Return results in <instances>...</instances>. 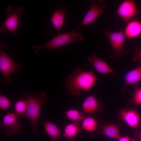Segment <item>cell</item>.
Here are the masks:
<instances>
[{
    "mask_svg": "<svg viewBox=\"0 0 141 141\" xmlns=\"http://www.w3.org/2000/svg\"><path fill=\"white\" fill-rule=\"evenodd\" d=\"M97 80L92 71H84L78 68L69 75L66 79L65 85L69 93L76 97L79 96L83 91H89Z\"/></svg>",
    "mask_w": 141,
    "mask_h": 141,
    "instance_id": "6da1fadb",
    "label": "cell"
},
{
    "mask_svg": "<svg viewBox=\"0 0 141 141\" xmlns=\"http://www.w3.org/2000/svg\"><path fill=\"white\" fill-rule=\"evenodd\" d=\"M21 93L25 97L27 103L25 116L31 123L32 130L37 133L38 132L37 124L41 108L43 105L46 104L48 97L46 92L44 91L39 92L37 95L33 94L27 90H22Z\"/></svg>",
    "mask_w": 141,
    "mask_h": 141,
    "instance_id": "7a4b0ae2",
    "label": "cell"
},
{
    "mask_svg": "<svg viewBox=\"0 0 141 141\" xmlns=\"http://www.w3.org/2000/svg\"><path fill=\"white\" fill-rule=\"evenodd\" d=\"M84 39V36L77 32L76 30L72 31L59 34L44 44L38 46L33 45L32 46V49L34 53L38 54L42 49L45 48L52 50L70 43L83 40Z\"/></svg>",
    "mask_w": 141,
    "mask_h": 141,
    "instance_id": "3957f363",
    "label": "cell"
},
{
    "mask_svg": "<svg viewBox=\"0 0 141 141\" xmlns=\"http://www.w3.org/2000/svg\"><path fill=\"white\" fill-rule=\"evenodd\" d=\"M7 48L6 45L0 40V71L3 76L1 81L3 84L9 85L13 82L11 76L20 70V68L22 63L15 61L8 55L5 51Z\"/></svg>",
    "mask_w": 141,
    "mask_h": 141,
    "instance_id": "277c9868",
    "label": "cell"
},
{
    "mask_svg": "<svg viewBox=\"0 0 141 141\" xmlns=\"http://www.w3.org/2000/svg\"><path fill=\"white\" fill-rule=\"evenodd\" d=\"M24 10V8L20 6H17L15 9H13L11 5L7 7L4 10L7 14L6 19L0 27V33L9 31L16 36L19 20Z\"/></svg>",
    "mask_w": 141,
    "mask_h": 141,
    "instance_id": "5b68a950",
    "label": "cell"
},
{
    "mask_svg": "<svg viewBox=\"0 0 141 141\" xmlns=\"http://www.w3.org/2000/svg\"><path fill=\"white\" fill-rule=\"evenodd\" d=\"M105 35L110 42L113 50V54L110 55V57L117 59L121 57L126 41L124 31L121 30L114 32L108 31L105 32Z\"/></svg>",
    "mask_w": 141,
    "mask_h": 141,
    "instance_id": "8992f818",
    "label": "cell"
},
{
    "mask_svg": "<svg viewBox=\"0 0 141 141\" xmlns=\"http://www.w3.org/2000/svg\"><path fill=\"white\" fill-rule=\"evenodd\" d=\"M116 13L126 22L141 14V11L137 8L135 1L126 0L123 1L120 4Z\"/></svg>",
    "mask_w": 141,
    "mask_h": 141,
    "instance_id": "52a82bcc",
    "label": "cell"
},
{
    "mask_svg": "<svg viewBox=\"0 0 141 141\" xmlns=\"http://www.w3.org/2000/svg\"><path fill=\"white\" fill-rule=\"evenodd\" d=\"M106 5L104 1H92L90 8L85 16L81 26L93 24L97 18L104 13Z\"/></svg>",
    "mask_w": 141,
    "mask_h": 141,
    "instance_id": "ba28073f",
    "label": "cell"
},
{
    "mask_svg": "<svg viewBox=\"0 0 141 141\" xmlns=\"http://www.w3.org/2000/svg\"><path fill=\"white\" fill-rule=\"evenodd\" d=\"M19 118L15 112L9 113L3 117L0 126L6 128V134L11 136L21 130L22 124L18 120Z\"/></svg>",
    "mask_w": 141,
    "mask_h": 141,
    "instance_id": "9c48e42d",
    "label": "cell"
},
{
    "mask_svg": "<svg viewBox=\"0 0 141 141\" xmlns=\"http://www.w3.org/2000/svg\"><path fill=\"white\" fill-rule=\"evenodd\" d=\"M87 59L98 72L105 74L114 73L107 62L102 60L94 52L88 57Z\"/></svg>",
    "mask_w": 141,
    "mask_h": 141,
    "instance_id": "30bf717a",
    "label": "cell"
},
{
    "mask_svg": "<svg viewBox=\"0 0 141 141\" xmlns=\"http://www.w3.org/2000/svg\"><path fill=\"white\" fill-rule=\"evenodd\" d=\"M100 101L94 97L90 96L84 101L82 104V109L85 114L93 113L99 111L100 109Z\"/></svg>",
    "mask_w": 141,
    "mask_h": 141,
    "instance_id": "8fae6325",
    "label": "cell"
},
{
    "mask_svg": "<svg viewBox=\"0 0 141 141\" xmlns=\"http://www.w3.org/2000/svg\"><path fill=\"white\" fill-rule=\"evenodd\" d=\"M125 36L130 39L138 37L141 35V21L134 20L129 22L124 31Z\"/></svg>",
    "mask_w": 141,
    "mask_h": 141,
    "instance_id": "7c38bea8",
    "label": "cell"
},
{
    "mask_svg": "<svg viewBox=\"0 0 141 141\" xmlns=\"http://www.w3.org/2000/svg\"><path fill=\"white\" fill-rule=\"evenodd\" d=\"M125 83L124 87L134 85L141 81V63L136 68L127 73L125 75Z\"/></svg>",
    "mask_w": 141,
    "mask_h": 141,
    "instance_id": "4fadbf2b",
    "label": "cell"
},
{
    "mask_svg": "<svg viewBox=\"0 0 141 141\" xmlns=\"http://www.w3.org/2000/svg\"><path fill=\"white\" fill-rule=\"evenodd\" d=\"M121 115L123 120L131 127L135 128L139 125L140 116L136 111H123L121 112Z\"/></svg>",
    "mask_w": 141,
    "mask_h": 141,
    "instance_id": "5bb4252c",
    "label": "cell"
},
{
    "mask_svg": "<svg viewBox=\"0 0 141 141\" xmlns=\"http://www.w3.org/2000/svg\"><path fill=\"white\" fill-rule=\"evenodd\" d=\"M66 10L61 8L55 11L52 15L50 21L55 29L60 32L64 21Z\"/></svg>",
    "mask_w": 141,
    "mask_h": 141,
    "instance_id": "9a60e30c",
    "label": "cell"
},
{
    "mask_svg": "<svg viewBox=\"0 0 141 141\" xmlns=\"http://www.w3.org/2000/svg\"><path fill=\"white\" fill-rule=\"evenodd\" d=\"M43 124L46 132L52 139L55 140L60 138L61 131L56 125L48 121H44Z\"/></svg>",
    "mask_w": 141,
    "mask_h": 141,
    "instance_id": "2e32d148",
    "label": "cell"
},
{
    "mask_svg": "<svg viewBox=\"0 0 141 141\" xmlns=\"http://www.w3.org/2000/svg\"><path fill=\"white\" fill-rule=\"evenodd\" d=\"M81 129L79 123L69 124L65 126L63 136L68 138H73L81 132Z\"/></svg>",
    "mask_w": 141,
    "mask_h": 141,
    "instance_id": "e0dca14e",
    "label": "cell"
},
{
    "mask_svg": "<svg viewBox=\"0 0 141 141\" xmlns=\"http://www.w3.org/2000/svg\"><path fill=\"white\" fill-rule=\"evenodd\" d=\"M100 130L101 133L110 138L118 139L120 137L119 128L113 124L104 125Z\"/></svg>",
    "mask_w": 141,
    "mask_h": 141,
    "instance_id": "ac0fdd59",
    "label": "cell"
},
{
    "mask_svg": "<svg viewBox=\"0 0 141 141\" xmlns=\"http://www.w3.org/2000/svg\"><path fill=\"white\" fill-rule=\"evenodd\" d=\"M65 114L72 122H81L86 117V114L83 112L74 109H70L66 111Z\"/></svg>",
    "mask_w": 141,
    "mask_h": 141,
    "instance_id": "d6986e66",
    "label": "cell"
},
{
    "mask_svg": "<svg viewBox=\"0 0 141 141\" xmlns=\"http://www.w3.org/2000/svg\"><path fill=\"white\" fill-rule=\"evenodd\" d=\"M82 129L89 132H92L96 130L97 128L98 123L94 118L86 116L81 122Z\"/></svg>",
    "mask_w": 141,
    "mask_h": 141,
    "instance_id": "ffe728a7",
    "label": "cell"
},
{
    "mask_svg": "<svg viewBox=\"0 0 141 141\" xmlns=\"http://www.w3.org/2000/svg\"><path fill=\"white\" fill-rule=\"evenodd\" d=\"M27 106L26 100H20L15 102L14 106L15 112L19 118L22 116H25Z\"/></svg>",
    "mask_w": 141,
    "mask_h": 141,
    "instance_id": "44dd1931",
    "label": "cell"
},
{
    "mask_svg": "<svg viewBox=\"0 0 141 141\" xmlns=\"http://www.w3.org/2000/svg\"><path fill=\"white\" fill-rule=\"evenodd\" d=\"M134 90L132 96L133 102L137 105H141V87L137 85H133Z\"/></svg>",
    "mask_w": 141,
    "mask_h": 141,
    "instance_id": "7402d4cb",
    "label": "cell"
},
{
    "mask_svg": "<svg viewBox=\"0 0 141 141\" xmlns=\"http://www.w3.org/2000/svg\"><path fill=\"white\" fill-rule=\"evenodd\" d=\"M12 104L11 101L8 98L0 94V108L2 110L8 109Z\"/></svg>",
    "mask_w": 141,
    "mask_h": 141,
    "instance_id": "603a6c76",
    "label": "cell"
},
{
    "mask_svg": "<svg viewBox=\"0 0 141 141\" xmlns=\"http://www.w3.org/2000/svg\"><path fill=\"white\" fill-rule=\"evenodd\" d=\"M130 50L134 52L133 61L141 63V48H135Z\"/></svg>",
    "mask_w": 141,
    "mask_h": 141,
    "instance_id": "cb8c5ba5",
    "label": "cell"
},
{
    "mask_svg": "<svg viewBox=\"0 0 141 141\" xmlns=\"http://www.w3.org/2000/svg\"><path fill=\"white\" fill-rule=\"evenodd\" d=\"M118 139V141H130L129 138L127 136L120 137Z\"/></svg>",
    "mask_w": 141,
    "mask_h": 141,
    "instance_id": "d4e9b609",
    "label": "cell"
},
{
    "mask_svg": "<svg viewBox=\"0 0 141 141\" xmlns=\"http://www.w3.org/2000/svg\"><path fill=\"white\" fill-rule=\"evenodd\" d=\"M139 126L140 128V130L139 132L138 136V141H141V122L139 124Z\"/></svg>",
    "mask_w": 141,
    "mask_h": 141,
    "instance_id": "484cf974",
    "label": "cell"
}]
</instances>
